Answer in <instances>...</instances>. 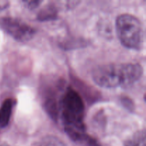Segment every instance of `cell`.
<instances>
[{
    "label": "cell",
    "mask_w": 146,
    "mask_h": 146,
    "mask_svg": "<svg viewBox=\"0 0 146 146\" xmlns=\"http://www.w3.org/2000/svg\"><path fill=\"white\" fill-rule=\"evenodd\" d=\"M122 103L123 104L124 106L128 108V109H131V108H133V102H131V101H130L129 98H123L122 100Z\"/></svg>",
    "instance_id": "cell-10"
},
{
    "label": "cell",
    "mask_w": 146,
    "mask_h": 146,
    "mask_svg": "<svg viewBox=\"0 0 146 146\" xmlns=\"http://www.w3.org/2000/svg\"><path fill=\"white\" fill-rule=\"evenodd\" d=\"M143 73L139 64H108L96 67L92 71V78L104 88H128L139 81Z\"/></svg>",
    "instance_id": "cell-2"
},
{
    "label": "cell",
    "mask_w": 146,
    "mask_h": 146,
    "mask_svg": "<svg viewBox=\"0 0 146 146\" xmlns=\"http://www.w3.org/2000/svg\"><path fill=\"white\" fill-rule=\"evenodd\" d=\"M23 3L24 5L29 9H35L42 3V1L39 0H32V1H24Z\"/></svg>",
    "instance_id": "cell-9"
},
{
    "label": "cell",
    "mask_w": 146,
    "mask_h": 146,
    "mask_svg": "<svg viewBox=\"0 0 146 146\" xmlns=\"http://www.w3.org/2000/svg\"><path fill=\"white\" fill-rule=\"evenodd\" d=\"M14 101L11 98H7L0 108V130L4 129L8 126L12 114Z\"/></svg>",
    "instance_id": "cell-5"
},
{
    "label": "cell",
    "mask_w": 146,
    "mask_h": 146,
    "mask_svg": "<svg viewBox=\"0 0 146 146\" xmlns=\"http://www.w3.org/2000/svg\"><path fill=\"white\" fill-rule=\"evenodd\" d=\"M0 27L13 38L21 42L31 40L36 33V30L32 27L14 17L0 18Z\"/></svg>",
    "instance_id": "cell-4"
},
{
    "label": "cell",
    "mask_w": 146,
    "mask_h": 146,
    "mask_svg": "<svg viewBox=\"0 0 146 146\" xmlns=\"http://www.w3.org/2000/svg\"><path fill=\"white\" fill-rule=\"evenodd\" d=\"M84 113L85 106L79 94L71 87L66 88L60 101L58 118H61L68 136L79 143H82L87 136Z\"/></svg>",
    "instance_id": "cell-1"
},
{
    "label": "cell",
    "mask_w": 146,
    "mask_h": 146,
    "mask_svg": "<svg viewBox=\"0 0 146 146\" xmlns=\"http://www.w3.org/2000/svg\"><path fill=\"white\" fill-rule=\"evenodd\" d=\"M58 11L54 5L49 4L46 6L41 11L38 12L37 15V19L40 21H51L56 19Z\"/></svg>",
    "instance_id": "cell-6"
},
{
    "label": "cell",
    "mask_w": 146,
    "mask_h": 146,
    "mask_svg": "<svg viewBox=\"0 0 146 146\" xmlns=\"http://www.w3.org/2000/svg\"><path fill=\"white\" fill-rule=\"evenodd\" d=\"M115 29L123 46L129 49H141L144 42L143 27L136 17L129 14H121L115 21Z\"/></svg>",
    "instance_id": "cell-3"
},
{
    "label": "cell",
    "mask_w": 146,
    "mask_h": 146,
    "mask_svg": "<svg viewBox=\"0 0 146 146\" xmlns=\"http://www.w3.org/2000/svg\"><path fill=\"white\" fill-rule=\"evenodd\" d=\"M9 4V2L7 1H0V11L5 9Z\"/></svg>",
    "instance_id": "cell-11"
},
{
    "label": "cell",
    "mask_w": 146,
    "mask_h": 146,
    "mask_svg": "<svg viewBox=\"0 0 146 146\" xmlns=\"http://www.w3.org/2000/svg\"><path fill=\"white\" fill-rule=\"evenodd\" d=\"M33 146H66V145L57 137L48 135L36 142Z\"/></svg>",
    "instance_id": "cell-8"
},
{
    "label": "cell",
    "mask_w": 146,
    "mask_h": 146,
    "mask_svg": "<svg viewBox=\"0 0 146 146\" xmlns=\"http://www.w3.org/2000/svg\"><path fill=\"white\" fill-rule=\"evenodd\" d=\"M125 146H146L145 131H139L134 133L126 141Z\"/></svg>",
    "instance_id": "cell-7"
},
{
    "label": "cell",
    "mask_w": 146,
    "mask_h": 146,
    "mask_svg": "<svg viewBox=\"0 0 146 146\" xmlns=\"http://www.w3.org/2000/svg\"><path fill=\"white\" fill-rule=\"evenodd\" d=\"M1 146H7V145H1Z\"/></svg>",
    "instance_id": "cell-12"
}]
</instances>
